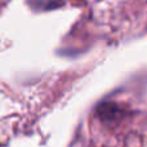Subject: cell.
Segmentation results:
<instances>
[{
  "instance_id": "7a4b0ae2",
  "label": "cell",
  "mask_w": 147,
  "mask_h": 147,
  "mask_svg": "<svg viewBox=\"0 0 147 147\" xmlns=\"http://www.w3.org/2000/svg\"><path fill=\"white\" fill-rule=\"evenodd\" d=\"M31 5L36 9L45 10V9H53L62 4L61 0H30Z\"/></svg>"
},
{
  "instance_id": "6da1fadb",
  "label": "cell",
  "mask_w": 147,
  "mask_h": 147,
  "mask_svg": "<svg viewBox=\"0 0 147 147\" xmlns=\"http://www.w3.org/2000/svg\"><path fill=\"white\" fill-rule=\"evenodd\" d=\"M98 112V116L101 117L105 121H112V120H116L119 117L121 110L119 109V106L115 103H103L97 109Z\"/></svg>"
}]
</instances>
